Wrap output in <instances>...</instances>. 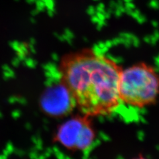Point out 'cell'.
<instances>
[{
    "label": "cell",
    "mask_w": 159,
    "mask_h": 159,
    "mask_svg": "<svg viewBox=\"0 0 159 159\" xmlns=\"http://www.w3.org/2000/svg\"><path fill=\"white\" fill-rule=\"evenodd\" d=\"M58 69L61 82L84 116L107 115L120 104L123 68L113 59L84 48L64 55Z\"/></svg>",
    "instance_id": "6da1fadb"
},
{
    "label": "cell",
    "mask_w": 159,
    "mask_h": 159,
    "mask_svg": "<svg viewBox=\"0 0 159 159\" xmlns=\"http://www.w3.org/2000/svg\"><path fill=\"white\" fill-rule=\"evenodd\" d=\"M119 93L121 102L127 105L137 107L151 105L159 95V74L143 62L123 69Z\"/></svg>",
    "instance_id": "7a4b0ae2"
},
{
    "label": "cell",
    "mask_w": 159,
    "mask_h": 159,
    "mask_svg": "<svg viewBox=\"0 0 159 159\" xmlns=\"http://www.w3.org/2000/svg\"><path fill=\"white\" fill-rule=\"evenodd\" d=\"M88 116L76 117L64 123L60 129L59 137L66 146L72 148H85L93 139V131Z\"/></svg>",
    "instance_id": "3957f363"
},
{
    "label": "cell",
    "mask_w": 159,
    "mask_h": 159,
    "mask_svg": "<svg viewBox=\"0 0 159 159\" xmlns=\"http://www.w3.org/2000/svg\"><path fill=\"white\" fill-rule=\"evenodd\" d=\"M41 103L44 111L54 116L66 113L75 106L68 89L61 82L44 91Z\"/></svg>",
    "instance_id": "277c9868"
},
{
    "label": "cell",
    "mask_w": 159,
    "mask_h": 159,
    "mask_svg": "<svg viewBox=\"0 0 159 159\" xmlns=\"http://www.w3.org/2000/svg\"><path fill=\"white\" fill-rule=\"evenodd\" d=\"M138 159H145V158H138Z\"/></svg>",
    "instance_id": "5b68a950"
}]
</instances>
